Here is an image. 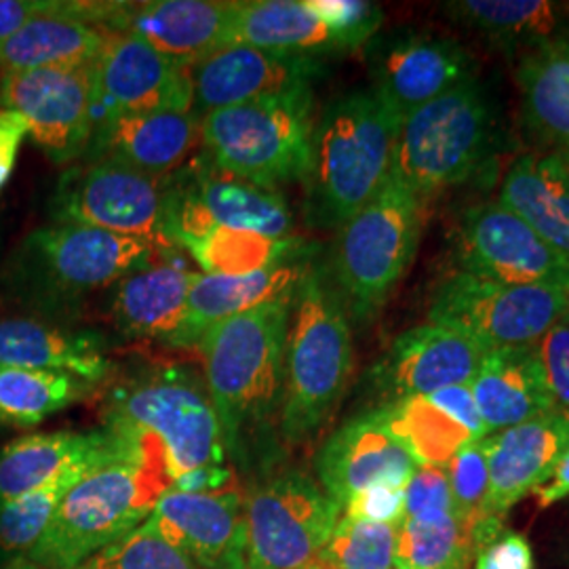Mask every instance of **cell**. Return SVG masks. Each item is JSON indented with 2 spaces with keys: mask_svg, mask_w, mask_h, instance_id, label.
I'll return each mask as SVG.
<instances>
[{
  "mask_svg": "<svg viewBox=\"0 0 569 569\" xmlns=\"http://www.w3.org/2000/svg\"><path fill=\"white\" fill-rule=\"evenodd\" d=\"M293 296L251 308L211 327L197 346L228 460L256 481L283 458L279 432L284 342Z\"/></svg>",
  "mask_w": 569,
  "mask_h": 569,
  "instance_id": "obj_1",
  "label": "cell"
},
{
  "mask_svg": "<svg viewBox=\"0 0 569 569\" xmlns=\"http://www.w3.org/2000/svg\"><path fill=\"white\" fill-rule=\"evenodd\" d=\"M103 425L159 460L171 489L237 488L204 378L188 366L138 369L108 390Z\"/></svg>",
  "mask_w": 569,
  "mask_h": 569,
  "instance_id": "obj_2",
  "label": "cell"
},
{
  "mask_svg": "<svg viewBox=\"0 0 569 569\" xmlns=\"http://www.w3.org/2000/svg\"><path fill=\"white\" fill-rule=\"evenodd\" d=\"M352 331L329 268L312 260L293 296L284 342L279 432L284 448L308 443L340 406L352 373Z\"/></svg>",
  "mask_w": 569,
  "mask_h": 569,
  "instance_id": "obj_3",
  "label": "cell"
},
{
  "mask_svg": "<svg viewBox=\"0 0 569 569\" xmlns=\"http://www.w3.org/2000/svg\"><path fill=\"white\" fill-rule=\"evenodd\" d=\"M401 121L373 91L329 103L312 133L306 176V216L319 228H340L390 180Z\"/></svg>",
  "mask_w": 569,
  "mask_h": 569,
  "instance_id": "obj_4",
  "label": "cell"
},
{
  "mask_svg": "<svg viewBox=\"0 0 569 569\" xmlns=\"http://www.w3.org/2000/svg\"><path fill=\"white\" fill-rule=\"evenodd\" d=\"M169 489L163 465L140 449L91 470L66 493L26 561L41 569L81 566L140 528Z\"/></svg>",
  "mask_w": 569,
  "mask_h": 569,
  "instance_id": "obj_5",
  "label": "cell"
},
{
  "mask_svg": "<svg viewBox=\"0 0 569 569\" xmlns=\"http://www.w3.org/2000/svg\"><path fill=\"white\" fill-rule=\"evenodd\" d=\"M427 201L388 180L385 188L338 228L329 277L346 312L357 323L371 321L413 262Z\"/></svg>",
  "mask_w": 569,
  "mask_h": 569,
  "instance_id": "obj_6",
  "label": "cell"
},
{
  "mask_svg": "<svg viewBox=\"0 0 569 569\" xmlns=\"http://www.w3.org/2000/svg\"><path fill=\"white\" fill-rule=\"evenodd\" d=\"M312 89L241 103L201 121V152L226 171L279 190L305 182L312 157Z\"/></svg>",
  "mask_w": 569,
  "mask_h": 569,
  "instance_id": "obj_7",
  "label": "cell"
},
{
  "mask_svg": "<svg viewBox=\"0 0 569 569\" xmlns=\"http://www.w3.org/2000/svg\"><path fill=\"white\" fill-rule=\"evenodd\" d=\"M491 138L493 119L481 84L462 82L401 122L390 178L427 201L468 182L486 163Z\"/></svg>",
  "mask_w": 569,
  "mask_h": 569,
  "instance_id": "obj_8",
  "label": "cell"
},
{
  "mask_svg": "<svg viewBox=\"0 0 569 569\" xmlns=\"http://www.w3.org/2000/svg\"><path fill=\"white\" fill-rule=\"evenodd\" d=\"M342 517L308 472L277 468L244 493L247 569L312 566Z\"/></svg>",
  "mask_w": 569,
  "mask_h": 569,
  "instance_id": "obj_9",
  "label": "cell"
},
{
  "mask_svg": "<svg viewBox=\"0 0 569 569\" xmlns=\"http://www.w3.org/2000/svg\"><path fill=\"white\" fill-rule=\"evenodd\" d=\"M566 312L569 291L563 289L496 283L456 270L437 284L428 321L496 350L536 345Z\"/></svg>",
  "mask_w": 569,
  "mask_h": 569,
  "instance_id": "obj_10",
  "label": "cell"
},
{
  "mask_svg": "<svg viewBox=\"0 0 569 569\" xmlns=\"http://www.w3.org/2000/svg\"><path fill=\"white\" fill-rule=\"evenodd\" d=\"M167 237L176 249L213 226L270 239L291 237L293 213L279 190L239 178L203 152L167 178Z\"/></svg>",
  "mask_w": 569,
  "mask_h": 569,
  "instance_id": "obj_11",
  "label": "cell"
},
{
  "mask_svg": "<svg viewBox=\"0 0 569 569\" xmlns=\"http://www.w3.org/2000/svg\"><path fill=\"white\" fill-rule=\"evenodd\" d=\"M167 178H150L106 159H84L61 178L53 216L58 224L142 239L161 256H176V244L167 237Z\"/></svg>",
  "mask_w": 569,
  "mask_h": 569,
  "instance_id": "obj_12",
  "label": "cell"
},
{
  "mask_svg": "<svg viewBox=\"0 0 569 569\" xmlns=\"http://www.w3.org/2000/svg\"><path fill=\"white\" fill-rule=\"evenodd\" d=\"M0 108L26 119L51 163L79 161L93 136V63L0 77Z\"/></svg>",
  "mask_w": 569,
  "mask_h": 569,
  "instance_id": "obj_13",
  "label": "cell"
},
{
  "mask_svg": "<svg viewBox=\"0 0 569 569\" xmlns=\"http://www.w3.org/2000/svg\"><path fill=\"white\" fill-rule=\"evenodd\" d=\"M458 270L496 283L569 291V262L500 201L465 211L456 232Z\"/></svg>",
  "mask_w": 569,
  "mask_h": 569,
  "instance_id": "obj_14",
  "label": "cell"
},
{
  "mask_svg": "<svg viewBox=\"0 0 569 569\" xmlns=\"http://www.w3.org/2000/svg\"><path fill=\"white\" fill-rule=\"evenodd\" d=\"M26 260L51 291L81 296L157 264L159 249L100 228L56 224L32 232Z\"/></svg>",
  "mask_w": 569,
  "mask_h": 569,
  "instance_id": "obj_15",
  "label": "cell"
},
{
  "mask_svg": "<svg viewBox=\"0 0 569 569\" xmlns=\"http://www.w3.org/2000/svg\"><path fill=\"white\" fill-rule=\"evenodd\" d=\"M190 106L192 84L186 66L167 60L129 32L110 34L93 61V136L127 114Z\"/></svg>",
  "mask_w": 569,
  "mask_h": 569,
  "instance_id": "obj_16",
  "label": "cell"
},
{
  "mask_svg": "<svg viewBox=\"0 0 569 569\" xmlns=\"http://www.w3.org/2000/svg\"><path fill=\"white\" fill-rule=\"evenodd\" d=\"M321 70V61L312 56L232 42L188 66L190 110L203 121L224 108L308 91Z\"/></svg>",
  "mask_w": 569,
  "mask_h": 569,
  "instance_id": "obj_17",
  "label": "cell"
},
{
  "mask_svg": "<svg viewBox=\"0 0 569 569\" xmlns=\"http://www.w3.org/2000/svg\"><path fill=\"white\" fill-rule=\"evenodd\" d=\"M148 521L199 569H247L244 493L169 489Z\"/></svg>",
  "mask_w": 569,
  "mask_h": 569,
  "instance_id": "obj_18",
  "label": "cell"
},
{
  "mask_svg": "<svg viewBox=\"0 0 569 569\" xmlns=\"http://www.w3.org/2000/svg\"><path fill=\"white\" fill-rule=\"evenodd\" d=\"M315 467L319 486L345 509L352 496L366 489L407 488L418 465L376 407L333 430L319 449Z\"/></svg>",
  "mask_w": 569,
  "mask_h": 569,
  "instance_id": "obj_19",
  "label": "cell"
},
{
  "mask_svg": "<svg viewBox=\"0 0 569 569\" xmlns=\"http://www.w3.org/2000/svg\"><path fill=\"white\" fill-rule=\"evenodd\" d=\"M486 348L465 333L427 321L407 329L371 371V382L395 403L428 397L441 388L470 385Z\"/></svg>",
  "mask_w": 569,
  "mask_h": 569,
  "instance_id": "obj_20",
  "label": "cell"
},
{
  "mask_svg": "<svg viewBox=\"0 0 569 569\" xmlns=\"http://www.w3.org/2000/svg\"><path fill=\"white\" fill-rule=\"evenodd\" d=\"M119 2H60L0 42V77L84 66L100 58Z\"/></svg>",
  "mask_w": 569,
  "mask_h": 569,
  "instance_id": "obj_21",
  "label": "cell"
},
{
  "mask_svg": "<svg viewBox=\"0 0 569 569\" xmlns=\"http://www.w3.org/2000/svg\"><path fill=\"white\" fill-rule=\"evenodd\" d=\"M472 79L475 60L460 42L407 37L376 56L371 91L403 122L422 106Z\"/></svg>",
  "mask_w": 569,
  "mask_h": 569,
  "instance_id": "obj_22",
  "label": "cell"
},
{
  "mask_svg": "<svg viewBox=\"0 0 569 569\" xmlns=\"http://www.w3.org/2000/svg\"><path fill=\"white\" fill-rule=\"evenodd\" d=\"M234 11L237 2L224 0L119 2L110 32H129L188 68L230 44Z\"/></svg>",
  "mask_w": 569,
  "mask_h": 569,
  "instance_id": "obj_23",
  "label": "cell"
},
{
  "mask_svg": "<svg viewBox=\"0 0 569 569\" xmlns=\"http://www.w3.org/2000/svg\"><path fill=\"white\" fill-rule=\"evenodd\" d=\"M488 451L486 519H502L529 491L545 486L569 449V413L550 411L483 439Z\"/></svg>",
  "mask_w": 569,
  "mask_h": 569,
  "instance_id": "obj_24",
  "label": "cell"
},
{
  "mask_svg": "<svg viewBox=\"0 0 569 569\" xmlns=\"http://www.w3.org/2000/svg\"><path fill=\"white\" fill-rule=\"evenodd\" d=\"M201 148V119L192 110L127 114L98 131L82 159H106L150 178H169Z\"/></svg>",
  "mask_w": 569,
  "mask_h": 569,
  "instance_id": "obj_25",
  "label": "cell"
},
{
  "mask_svg": "<svg viewBox=\"0 0 569 569\" xmlns=\"http://www.w3.org/2000/svg\"><path fill=\"white\" fill-rule=\"evenodd\" d=\"M138 451L110 430L32 432L0 451V505L41 488L70 468L102 467Z\"/></svg>",
  "mask_w": 569,
  "mask_h": 569,
  "instance_id": "obj_26",
  "label": "cell"
},
{
  "mask_svg": "<svg viewBox=\"0 0 569 569\" xmlns=\"http://www.w3.org/2000/svg\"><path fill=\"white\" fill-rule=\"evenodd\" d=\"M312 264V256L249 274H199L192 283L182 326L164 342L171 348H197L211 327L251 308L291 298Z\"/></svg>",
  "mask_w": 569,
  "mask_h": 569,
  "instance_id": "obj_27",
  "label": "cell"
},
{
  "mask_svg": "<svg viewBox=\"0 0 569 569\" xmlns=\"http://www.w3.org/2000/svg\"><path fill=\"white\" fill-rule=\"evenodd\" d=\"M468 387L488 435L555 411L533 346L488 350Z\"/></svg>",
  "mask_w": 569,
  "mask_h": 569,
  "instance_id": "obj_28",
  "label": "cell"
},
{
  "mask_svg": "<svg viewBox=\"0 0 569 569\" xmlns=\"http://www.w3.org/2000/svg\"><path fill=\"white\" fill-rule=\"evenodd\" d=\"M103 348L98 333L68 331L28 319L0 321V367L63 371L100 387L114 369Z\"/></svg>",
  "mask_w": 569,
  "mask_h": 569,
  "instance_id": "obj_29",
  "label": "cell"
},
{
  "mask_svg": "<svg viewBox=\"0 0 569 569\" xmlns=\"http://www.w3.org/2000/svg\"><path fill=\"white\" fill-rule=\"evenodd\" d=\"M500 203L569 262V161L561 154L521 157L505 176Z\"/></svg>",
  "mask_w": 569,
  "mask_h": 569,
  "instance_id": "obj_30",
  "label": "cell"
},
{
  "mask_svg": "<svg viewBox=\"0 0 569 569\" xmlns=\"http://www.w3.org/2000/svg\"><path fill=\"white\" fill-rule=\"evenodd\" d=\"M199 272L178 262L143 268L119 281L112 300V319L122 336L163 340L182 326L188 296Z\"/></svg>",
  "mask_w": 569,
  "mask_h": 569,
  "instance_id": "obj_31",
  "label": "cell"
},
{
  "mask_svg": "<svg viewBox=\"0 0 569 569\" xmlns=\"http://www.w3.org/2000/svg\"><path fill=\"white\" fill-rule=\"evenodd\" d=\"M232 42L312 58L357 49L326 21L319 20L308 9L306 0L237 2L230 30V44Z\"/></svg>",
  "mask_w": 569,
  "mask_h": 569,
  "instance_id": "obj_32",
  "label": "cell"
},
{
  "mask_svg": "<svg viewBox=\"0 0 569 569\" xmlns=\"http://www.w3.org/2000/svg\"><path fill=\"white\" fill-rule=\"evenodd\" d=\"M531 129L569 161V39L528 51L517 70Z\"/></svg>",
  "mask_w": 569,
  "mask_h": 569,
  "instance_id": "obj_33",
  "label": "cell"
},
{
  "mask_svg": "<svg viewBox=\"0 0 569 569\" xmlns=\"http://www.w3.org/2000/svg\"><path fill=\"white\" fill-rule=\"evenodd\" d=\"M449 18L507 51L526 53L561 39V4L549 0H458L446 4Z\"/></svg>",
  "mask_w": 569,
  "mask_h": 569,
  "instance_id": "obj_34",
  "label": "cell"
},
{
  "mask_svg": "<svg viewBox=\"0 0 569 569\" xmlns=\"http://www.w3.org/2000/svg\"><path fill=\"white\" fill-rule=\"evenodd\" d=\"M390 432L418 467L446 468L477 435L432 397H411L378 407Z\"/></svg>",
  "mask_w": 569,
  "mask_h": 569,
  "instance_id": "obj_35",
  "label": "cell"
},
{
  "mask_svg": "<svg viewBox=\"0 0 569 569\" xmlns=\"http://www.w3.org/2000/svg\"><path fill=\"white\" fill-rule=\"evenodd\" d=\"M204 274H249L272 266L305 260L312 256L310 244L287 237L270 239L247 230H232L213 226L201 237L182 244Z\"/></svg>",
  "mask_w": 569,
  "mask_h": 569,
  "instance_id": "obj_36",
  "label": "cell"
},
{
  "mask_svg": "<svg viewBox=\"0 0 569 569\" xmlns=\"http://www.w3.org/2000/svg\"><path fill=\"white\" fill-rule=\"evenodd\" d=\"M96 385L63 371L0 367V422L37 427L96 392Z\"/></svg>",
  "mask_w": 569,
  "mask_h": 569,
  "instance_id": "obj_37",
  "label": "cell"
},
{
  "mask_svg": "<svg viewBox=\"0 0 569 569\" xmlns=\"http://www.w3.org/2000/svg\"><path fill=\"white\" fill-rule=\"evenodd\" d=\"M472 529L460 517L409 519L397 528L395 569H467L475 557Z\"/></svg>",
  "mask_w": 569,
  "mask_h": 569,
  "instance_id": "obj_38",
  "label": "cell"
},
{
  "mask_svg": "<svg viewBox=\"0 0 569 569\" xmlns=\"http://www.w3.org/2000/svg\"><path fill=\"white\" fill-rule=\"evenodd\" d=\"M96 468L100 467L82 465L70 468L41 488L0 505V549L11 563L26 559L28 552L37 547L66 493Z\"/></svg>",
  "mask_w": 569,
  "mask_h": 569,
  "instance_id": "obj_39",
  "label": "cell"
},
{
  "mask_svg": "<svg viewBox=\"0 0 569 569\" xmlns=\"http://www.w3.org/2000/svg\"><path fill=\"white\" fill-rule=\"evenodd\" d=\"M397 528L342 515L315 563L323 569H395Z\"/></svg>",
  "mask_w": 569,
  "mask_h": 569,
  "instance_id": "obj_40",
  "label": "cell"
},
{
  "mask_svg": "<svg viewBox=\"0 0 569 569\" xmlns=\"http://www.w3.org/2000/svg\"><path fill=\"white\" fill-rule=\"evenodd\" d=\"M74 569H199L182 550L171 547L146 519L121 540L98 550Z\"/></svg>",
  "mask_w": 569,
  "mask_h": 569,
  "instance_id": "obj_41",
  "label": "cell"
},
{
  "mask_svg": "<svg viewBox=\"0 0 569 569\" xmlns=\"http://www.w3.org/2000/svg\"><path fill=\"white\" fill-rule=\"evenodd\" d=\"M446 472L456 512L460 521L472 529L486 519L488 509L489 465L483 439L460 449L446 467Z\"/></svg>",
  "mask_w": 569,
  "mask_h": 569,
  "instance_id": "obj_42",
  "label": "cell"
},
{
  "mask_svg": "<svg viewBox=\"0 0 569 569\" xmlns=\"http://www.w3.org/2000/svg\"><path fill=\"white\" fill-rule=\"evenodd\" d=\"M555 411L569 413V312L533 345Z\"/></svg>",
  "mask_w": 569,
  "mask_h": 569,
  "instance_id": "obj_43",
  "label": "cell"
},
{
  "mask_svg": "<svg viewBox=\"0 0 569 569\" xmlns=\"http://www.w3.org/2000/svg\"><path fill=\"white\" fill-rule=\"evenodd\" d=\"M306 4L319 20L326 21L355 47L369 41L385 20L378 4L363 0H306Z\"/></svg>",
  "mask_w": 569,
  "mask_h": 569,
  "instance_id": "obj_44",
  "label": "cell"
},
{
  "mask_svg": "<svg viewBox=\"0 0 569 569\" xmlns=\"http://www.w3.org/2000/svg\"><path fill=\"white\" fill-rule=\"evenodd\" d=\"M453 498L446 468L418 467L406 488V515L409 519H435L453 515ZM458 515V512H456Z\"/></svg>",
  "mask_w": 569,
  "mask_h": 569,
  "instance_id": "obj_45",
  "label": "cell"
},
{
  "mask_svg": "<svg viewBox=\"0 0 569 569\" xmlns=\"http://www.w3.org/2000/svg\"><path fill=\"white\" fill-rule=\"evenodd\" d=\"M345 517L399 526L406 515V488L378 486L352 496L342 509Z\"/></svg>",
  "mask_w": 569,
  "mask_h": 569,
  "instance_id": "obj_46",
  "label": "cell"
},
{
  "mask_svg": "<svg viewBox=\"0 0 569 569\" xmlns=\"http://www.w3.org/2000/svg\"><path fill=\"white\" fill-rule=\"evenodd\" d=\"M475 569H533V550L526 536L502 529L477 550Z\"/></svg>",
  "mask_w": 569,
  "mask_h": 569,
  "instance_id": "obj_47",
  "label": "cell"
},
{
  "mask_svg": "<svg viewBox=\"0 0 569 569\" xmlns=\"http://www.w3.org/2000/svg\"><path fill=\"white\" fill-rule=\"evenodd\" d=\"M28 136V122L18 112L0 110V188L11 178L21 142Z\"/></svg>",
  "mask_w": 569,
  "mask_h": 569,
  "instance_id": "obj_48",
  "label": "cell"
},
{
  "mask_svg": "<svg viewBox=\"0 0 569 569\" xmlns=\"http://www.w3.org/2000/svg\"><path fill=\"white\" fill-rule=\"evenodd\" d=\"M53 0H0V42L51 9Z\"/></svg>",
  "mask_w": 569,
  "mask_h": 569,
  "instance_id": "obj_49",
  "label": "cell"
},
{
  "mask_svg": "<svg viewBox=\"0 0 569 569\" xmlns=\"http://www.w3.org/2000/svg\"><path fill=\"white\" fill-rule=\"evenodd\" d=\"M540 509H549L552 505L566 500L569 496V449L552 470L549 481L540 488L533 489Z\"/></svg>",
  "mask_w": 569,
  "mask_h": 569,
  "instance_id": "obj_50",
  "label": "cell"
},
{
  "mask_svg": "<svg viewBox=\"0 0 569 569\" xmlns=\"http://www.w3.org/2000/svg\"><path fill=\"white\" fill-rule=\"evenodd\" d=\"M4 569H41L39 566H34V563H30V561H26V559H20V561H13V563H9Z\"/></svg>",
  "mask_w": 569,
  "mask_h": 569,
  "instance_id": "obj_51",
  "label": "cell"
},
{
  "mask_svg": "<svg viewBox=\"0 0 569 569\" xmlns=\"http://www.w3.org/2000/svg\"><path fill=\"white\" fill-rule=\"evenodd\" d=\"M11 561L4 557V552H2V549H0V569L7 568Z\"/></svg>",
  "mask_w": 569,
  "mask_h": 569,
  "instance_id": "obj_52",
  "label": "cell"
},
{
  "mask_svg": "<svg viewBox=\"0 0 569 569\" xmlns=\"http://www.w3.org/2000/svg\"><path fill=\"white\" fill-rule=\"evenodd\" d=\"M305 569H323L321 566H317V563H312V566H308V568Z\"/></svg>",
  "mask_w": 569,
  "mask_h": 569,
  "instance_id": "obj_53",
  "label": "cell"
}]
</instances>
